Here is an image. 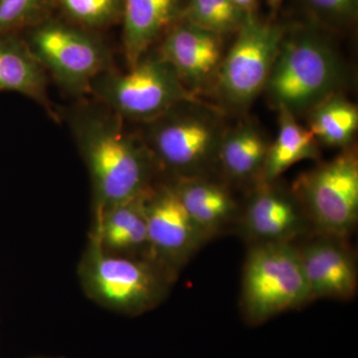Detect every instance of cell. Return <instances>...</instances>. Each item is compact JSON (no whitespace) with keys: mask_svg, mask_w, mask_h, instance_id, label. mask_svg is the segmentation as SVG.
I'll return each instance as SVG.
<instances>
[{"mask_svg":"<svg viewBox=\"0 0 358 358\" xmlns=\"http://www.w3.org/2000/svg\"><path fill=\"white\" fill-rule=\"evenodd\" d=\"M84 152L95 190L96 216L150 187L148 152L114 124L91 126Z\"/></svg>","mask_w":358,"mask_h":358,"instance_id":"277c9868","label":"cell"},{"mask_svg":"<svg viewBox=\"0 0 358 358\" xmlns=\"http://www.w3.org/2000/svg\"><path fill=\"white\" fill-rule=\"evenodd\" d=\"M312 301L300 252L288 242L260 243L244 267L242 308L245 320L258 326Z\"/></svg>","mask_w":358,"mask_h":358,"instance_id":"7a4b0ae2","label":"cell"},{"mask_svg":"<svg viewBox=\"0 0 358 358\" xmlns=\"http://www.w3.org/2000/svg\"><path fill=\"white\" fill-rule=\"evenodd\" d=\"M268 148L258 129L245 124L221 138L219 155L226 173L233 178L245 179L263 169Z\"/></svg>","mask_w":358,"mask_h":358,"instance_id":"ac0fdd59","label":"cell"},{"mask_svg":"<svg viewBox=\"0 0 358 358\" xmlns=\"http://www.w3.org/2000/svg\"><path fill=\"white\" fill-rule=\"evenodd\" d=\"M150 192L152 188L148 187L96 216L92 236L96 238L103 251L121 256L138 252L148 254L147 210Z\"/></svg>","mask_w":358,"mask_h":358,"instance_id":"4fadbf2b","label":"cell"},{"mask_svg":"<svg viewBox=\"0 0 358 358\" xmlns=\"http://www.w3.org/2000/svg\"><path fill=\"white\" fill-rule=\"evenodd\" d=\"M173 188L205 237L227 223L235 210L229 193L215 183L186 178Z\"/></svg>","mask_w":358,"mask_h":358,"instance_id":"2e32d148","label":"cell"},{"mask_svg":"<svg viewBox=\"0 0 358 358\" xmlns=\"http://www.w3.org/2000/svg\"><path fill=\"white\" fill-rule=\"evenodd\" d=\"M147 218L148 261L160 268L169 271L185 263L205 238L173 187L152 189Z\"/></svg>","mask_w":358,"mask_h":358,"instance_id":"ba28073f","label":"cell"},{"mask_svg":"<svg viewBox=\"0 0 358 358\" xmlns=\"http://www.w3.org/2000/svg\"><path fill=\"white\" fill-rule=\"evenodd\" d=\"M107 94L117 112L136 120L155 119L193 101V94L162 59H141L127 74L115 78Z\"/></svg>","mask_w":358,"mask_h":358,"instance_id":"52a82bcc","label":"cell"},{"mask_svg":"<svg viewBox=\"0 0 358 358\" xmlns=\"http://www.w3.org/2000/svg\"><path fill=\"white\" fill-rule=\"evenodd\" d=\"M42 89L38 60L20 42L0 38V90L37 98L42 95Z\"/></svg>","mask_w":358,"mask_h":358,"instance_id":"d6986e66","label":"cell"},{"mask_svg":"<svg viewBox=\"0 0 358 358\" xmlns=\"http://www.w3.org/2000/svg\"><path fill=\"white\" fill-rule=\"evenodd\" d=\"M220 141L217 122L203 110H193L160 124L154 138L159 159L181 173L206 164Z\"/></svg>","mask_w":358,"mask_h":358,"instance_id":"30bf717a","label":"cell"},{"mask_svg":"<svg viewBox=\"0 0 358 358\" xmlns=\"http://www.w3.org/2000/svg\"><path fill=\"white\" fill-rule=\"evenodd\" d=\"M282 0H268V2H270L271 4H272L273 6H278V4L281 2Z\"/></svg>","mask_w":358,"mask_h":358,"instance_id":"484cf974","label":"cell"},{"mask_svg":"<svg viewBox=\"0 0 358 358\" xmlns=\"http://www.w3.org/2000/svg\"><path fill=\"white\" fill-rule=\"evenodd\" d=\"M308 2L322 13L336 16L348 15L355 6V0H308Z\"/></svg>","mask_w":358,"mask_h":358,"instance_id":"cb8c5ba5","label":"cell"},{"mask_svg":"<svg viewBox=\"0 0 358 358\" xmlns=\"http://www.w3.org/2000/svg\"><path fill=\"white\" fill-rule=\"evenodd\" d=\"M183 84L203 83L223 60L220 36L187 22L169 33L162 45V57Z\"/></svg>","mask_w":358,"mask_h":358,"instance_id":"8fae6325","label":"cell"},{"mask_svg":"<svg viewBox=\"0 0 358 358\" xmlns=\"http://www.w3.org/2000/svg\"><path fill=\"white\" fill-rule=\"evenodd\" d=\"M247 14L232 0H190L186 10L187 22L218 36L239 29Z\"/></svg>","mask_w":358,"mask_h":358,"instance_id":"44dd1931","label":"cell"},{"mask_svg":"<svg viewBox=\"0 0 358 358\" xmlns=\"http://www.w3.org/2000/svg\"><path fill=\"white\" fill-rule=\"evenodd\" d=\"M80 274L92 300L124 315L152 310L166 293L164 271L159 266L134 257L107 253L92 235Z\"/></svg>","mask_w":358,"mask_h":358,"instance_id":"3957f363","label":"cell"},{"mask_svg":"<svg viewBox=\"0 0 358 358\" xmlns=\"http://www.w3.org/2000/svg\"><path fill=\"white\" fill-rule=\"evenodd\" d=\"M245 13H251V9L255 6L256 0H232Z\"/></svg>","mask_w":358,"mask_h":358,"instance_id":"d4e9b609","label":"cell"},{"mask_svg":"<svg viewBox=\"0 0 358 358\" xmlns=\"http://www.w3.org/2000/svg\"><path fill=\"white\" fill-rule=\"evenodd\" d=\"M57 2L71 20L80 24L96 27L120 17L124 0H57Z\"/></svg>","mask_w":358,"mask_h":358,"instance_id":"7402d4cb","label":"cell"},{"mask_svg":"<svg viewBox=\"0 0 358 358\" xmlns=\"http://www.w3.org/2000/svg\"><path fill=\"white\" fill-rule=\"evenodd\" d=\"M301 197L320 232L345 237L358 217V162L343 154L308 173L300 183Z\"/></svg>","mask_w":358,"mask_h":358,"instance_id":"8992f818","label":"cell"},{"mask_svg":"<svg viewBox=\"0 0 358 358\" xmlns=\"http://www.w3.org/2000/svg\"><path fill=\"white\" fill-rule=\"evenodd\" d=\"M299 252L312 300H348L355 294L357 268L343 247L324 240L308 244Z\"/></svg>","mask_w":358,"mask_h":358,"instance_id":"7c38bea8","label":"cell"},{"mask_svg":"<svg viewBox=\"0 0 358 358\" xmlns=\"http://www.w3.org/2000/svg\"><path fill=\"white\" fill-rule=\"evenodd\" d=\"M236 41L219 66V87L234 105L251 103L265 88L284 39L279 25L262 22L248 13Z\"/></svg>","mask_w":358,"mask_h":358,"instance_id":"5b68a950","label":"cell"},{"mask_svg":"<svg viewBox=\"0 0 358 358\" xmlns=\"http://www.w3.org/2000/svg\"><path fill=\"white\" fill-rule=\"evenodd\" d=\"M245 226L261 243L288 242L303 226L294 200L278 190L263 188L252 199L245 215Z\"/></svg>","mask_w":358,"mask_h":358,"instance_id":"9a60e30c","label":"cell"},{"mask_svg":"<svg viewBox=\"0 0 358 358\" xmlns=\"http://www.w3.org/2000/svg\"><path fill=\"white\" fill-rule=\"evenodd\" d=\"M179 0H124V56L134 67L179 14Z\"/></svg>","mask_w":358,"mask_h":358,"instance_id":"5bb4252c","label":"cell"},{"mask_svg":"<svg viewBox=\"0 0 358 358\" xmlns=\"http://www.w3.org/2000/svg\"><path fill=\"white\" fill-rule=\"evenodd\" d=\"M310 131L315 140L343 147L352 140L358 127V110L345 99L331 96L312 110Z\"/></svg>","mask_w":358,"mask_h":358,"instance_id":"ffe728a7","label":"cell"},{"mask_svg":"<svg viewBox=\"0 0 358 358\" xmlns=\"http://www.w3.org/2000/svg\"><path fill=\"white\" fill-rule=\"evenodd\" d=\"M45 0H0V36L29 22Z\"/></svg>","mask_w":358,"mask_h":358,"instance_id":"603a6c76","label":"cell"},{"mask_svg":"<svg viewBox=\"0 0 358 358\" xmlns=\"http://www.w3.org/2000/svg\"><path fill=\"white\" fill-rule=\"evenodd\" d=\"M341 74L331 47L303 33L282 39L265 88L278 108L296 115L334 96Z\"/></svg>","mask_w":358,"mask_h":358,"instance_id":"6da1fadb","label":"cell"},{"mask_svg":"<svg viewBox=\"0 0 358 358\" xmlns=\"http://www.w3.org/2000/svg\"><path fill=\"white\" fill-rule=\"evenodd\" d=\"M279 110V133L274 145L268 148L262 169L266 181L274 180L296 162L317 155V140L310 129L299 124L289 110Z\"/></svg>","mask_w":358,"mask_h":358,"instance_id":"e0dca14e","label":"cell"},{"mask_svg":"<svg viewBox=\"0 0 358 358\" xmlns=\"http://www.w3.org/2000/svg\"><path fill=\"white\" fill-rule=\"evenodd\" d=\"M32 42L35 58L69 83H85L105 68V52L95 40L65 26H44Z\"/></svg>","mask_w":358,"mask_h":358,"instance_id":"9c48e42d","label":"cell"}]
</instances>
